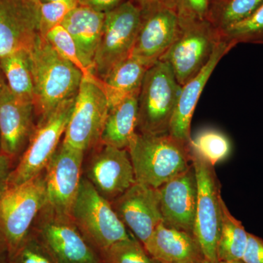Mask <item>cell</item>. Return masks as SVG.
Segmentation results:
<instances>
[{
  "label": "cell",
  "mask_w": 263,
  "mask_h": 263,
  "mask_svg": "<svg viewBox=\"0 0 263 263\" xmlns=\"http://www.w3.org/2000/svg\"><path fill=\"white\" fill-rule=\"evenodd\" d=\"M34 84V106L40 119L77 95L84 74L59 54L40 34L28 50Z\"/></svg>",
  "instance_id": "6da1fadb"
},
{
  "label": "cell",
  "mask_w": 263,
  "mask_h": 263,
  "mask_svg": "<svg viewBox=\"0 0 263 263\" xmlns=\"http://www.w3.org/2000/svg\"><path fill=\"white\" fill-rule=\"evenodd\" d=\"M137 182L158 189L192 165L190 144L169 134L136 133L127 148Z\"/></svg>",
  "instance_id": "7a4b0ae2"
},
{
  "label": "cell",
  "mask_w": 263,
  "mask_h": 263,
  "mask_svg": "<svg viewBox=\"0 0 263 263\" xmlns=\"http://www.w3.org/2000/svg\"><path fill=\"white\" fill-rule=\"evenodd\" d=\"M43 171L22 184L7 188L0 195V240L8 248L10 258L28 237L46 205Z\"/></svg>",
  "instance_id": "3957f363"
},
{
  "label": "cell",
  "mask_w": 263,
  "mask_h": 263,
  "mask_svg": "<svg viewBox=\"0 0 263 263\" xmlns=\"http://www.w3.org/2000/svg\"><path fill=\"white\" fill-rule=\"evenodd\" d=\"M181 89L167 62L160 60L150 66L138 95L137 133L168 134Z\"/></svg>",
  "instance_id": "277c9868"
},
{
  "label": "cell",
  "mask_w": 263,
  "mask_h": 263,
  "mask_svg": "<svg viewBox=\"0 0 263 263\" xmlns=\"http://www.w3.org/2000/svg\"><path fill=\"white\" fill-rule=\"evenodd\" d=\"M70 216L85 239L100 255L110 246L131 235L110 202L102 197L84 176Z\"/></svg>",
  "instance_id": "5b68a950"
},
{
  "label": "cell",
  "mask_w": 263,
  "mask_h": 263,
  "mask_svg": "<svg viewBox=\"0 0 263 263\" xmlns=\"http://www.w3.org/2000/svg\"><path fill=\"white\" fill-rule=\"evenodd\" d=\"M76 97L60 104L49 115L38 121L28 144L10 174L8 187L22 184L46 168L65 136Z\"/></svg>",
  "instance_id": "8992f818"
},
{
  "label": "cell",
  "mask_w": 263,
  "mask_h": 263,
  "mask_svg": "<svg viewBox=\"0 0 263 263\" xmlns=\"http://www.w3.org/2000/svg\"><path fill=\"white\" fill-rule=\"evenodd\" d=\"M110 105L103 81L94 74L84 75L62 141L86 152L100 143Z\"/></svg>",
  "instance_id": "52a82bcc"
},
{
  "label": "cell",
  "mask_w": 263,
  "mask_h": 263,
  "mask_svg": "<svg viewBox=\"0 0 263 263\" xmlns=\"http://www.w3.org/2000/svg\"><path fill=\"white\" fill-rule=\"evenodd\" d=\"M31 232L55 263H103L100 254L85 239L68 214L46 205Z\"/></svg>",
  "instance_id": "ba28073f"
},
{
  "label": "cell",
  "mask_w": 263,
  "mask_h": 263,
  "mask_svg": "<svg viewBox=\"0 0 263 263\" xmlns=\"http://www.w3.org/2000/svg\"><path fill=\"white\" fill-rule=\"evenodd\" d=\"M141 8L131 0L105 13L101 39L93 61L94 75L103 80L131 55L141 20Z\"/></svg>",
  "instance_id": "9c48e42d"
},
{
  "label": "cell",
  "mask_w": 263,
  "mask_h": 263,
  "mask_svg": "<svg viewBox=\"0 0 263 263\" xmlns=\"http://www.w3.org/2000/svg\"><path fill=\"white\" fill-rule=\"evenodd\" d=\"M221 38L209 20L180 26L177 37L160 60L168 64L182 86L206 65Z\"/></svg>",
  "instance_id": "30bf717a"
},
{
  "label": "cell",
  "mask_w": 263,
  "mask_h": 263,
  "mask_svg": "<svg viewBox=\"0 0 263 263\" xmlns=\"http://www.w3.org/2000/svg\"><path fill=\"white\" fill-rule=\"evenodd\" d=\"M190 155L197 186L193 235L205 258L212 263H217L216 246L220 224L221 184L214 166L193 151L190 150Z\"/></svg>",
  "instance_id": "8fae6325"
},
{
  "label": "cell",
  "mask_w": 263,
  "mask_h": 263,
  "mask_svg": "<svg viewBox=\"0 0 263 263\" xmlns=\"http://www.w3.org/2000/svg\"><path fill=\"white\" fill-rule=\"evenodd\" d=\"M141 20L130 56L147 67L160 61L180 31L174 3H161L141 9Z\"/></svg>",
  "instance_id": "7c38bea8"
},
{
  "label": "cell",
  "mask_w": 263,
  "mask_h": 263,
  "mask_svg": "<svg viewBox=\"0 0 263 263\" xmlns=\"http://www.w3.org/2000/svg\"><path fill=\"white\" fill-rule=\"evenodd\" d=\"M84 151L61 142L44 171L46 205L70 215L83 177Z\"/></svg>",
  "instance_id": "4fadbf2b"
},
{
  "label": "cell",
  "mask_w": 263,
  "mask_h": 263,
  "mask_svg": "<svg viewBox=\"0 0 263 263\" xmlns=\"http://www.w3.org/2000/svg\"><path fill=\"white\" fill-rule=\"evenodd\" d=\"M92 149L83 167V176L102 197L111 202L137 182L130 157L127 149L103 143Z\"/></svg>",
  "instance_id": "5bb4252c"
},
{
  "label": "cell",
  "mask_w": 263,
  "mask_h": 263,
  "mask_svg": "<svg viewBox=\"0 0 263 263\" xmlns=\"http://www.w3.org/2000/svg\"><path fill=\"white\" fill-rule=\"evenodd\" d=\"M41 0H0V60L28 51L39 35Z\"/></svg>",
  "instance_id": "9a60e30c"
},
{
  "label": "cell",
  "mask_w": 263,
  "mask_h": 263,
  "mask_svg": "<svg viewBox=\"0 0 263 263\" xmlns=\"http://www.w3.org/2000/svg\"><path fill=\"white\" fill-rule=\"evenodd\" d=\"M132 235L144 246L162 221L158 189L136 182L110 202Z\"/></svg>",
  "instance_id": "2e32d148"
},
{
  "label": "cell",
  "mask_w": 263,
  "mask_h": 263,
  "mask_svg": "<svg viewBox=\"0 0 263 263\" xmlns=\"http://www.w3.org/2000/svg\"><path fill=\"white\" fill-rule=\"evenodd\" d=\"M35 109L32 102L15 96L5 85L0 89L2 154L16 165L34 131Z\"/></svg>",
  "instance_id": "e0dca14e"
},
{
  "label": "cell",
  "mask_w": 263,
  "mask_h": 263,
  "mask_svg": "<svg viewBox=\"0 0 263 263\" xmlns=\"http://www.w3.org/2000/svg\"><path fill=\"white\" fill-rule=\"evenodd\" d=\"M158 191L163 224L193 235L197 197L193 164L164 183Z\"/></svg>",
  "instance_id": "ac0fdd59"
},
{
  "label": "cell",
  "mask_w": 263,
  "mask_h": 263,
  "mask_svg": "<svg viewBox=\"0 0 263 263\" xmlns=\"http://www.w3.org/2000/svg\"><path fill=\"white\" fill-rule=\"evenodd\" d=\"M234 47L221 38L206 65L196 76L181 86L170 124L168 133L171 136L190 144L192 140V119L199 99L218 63Z\"/></svg>",
  "instance_id": "d6986e66"
},
{
  "label": "cell",
  "mask_w": 263,
  "mask_h": 263,
  "mask_svg": "<svg viewBox=\"0 0 263 263\" xmlns=\"http://www.w3.org/2000/svg\"><path fill=\"white\" fill-rule=\"evenodd\" d=\"M143 247L161 263H200L207 260L193 235L166 226L162 221Z\"/></svg>",
  "instance_id": "ffe728a7"
},
{
  "label": "cell",
  "mask_w": 263,
  "mask_h": 263,
  "mask_svg": "<svg viewBox=\"0 0 263 263\" xmlns=\"http://www.w3.org/2000/svg\"><path fill=\"white\" fill-rule=\"evenodd\" d=\"M105 18V13L79 5L71 10L62 24L92 69L95 53L103 34Z\"/></svg>",
  "instance_id": "44dd1931"
},
{
  "label": "cell",
  "mask_w": 263,
  "mask_h": 263,
  "mask_svg": "<svg viewBox=\"0 0 263 263\" xmlns=\"http://www.w3.org/2000/svg\"><path fill=\"white\" fill-rule=\"evenodd\" d=\"M138 95L123 99L109 109L100 143L121 149H127L137 133Z\"/></svg>",
  "instance_id": "7402d4cb"
},
{
  "label": "cell",
  "mask_w": 263,
  "mask_h": 263,
  "mask_svg": "<svg viewBox=\"0 0 263 263\" xmlns=\"http://www.w3.org/2000/svg\"><path fill=\"white\" fill-rule=\"evenodd\" d=\"M148 68L144 64L132 56L112 68L102 80L110 108L128 96L139 94Z\"/></svg>",
  "instance_id": "603a6c76"
},
{
  "label": "cell",
  "mask_w": 263,
  "mask_h": 263,
  "mask_svg": "<svg viewBox=\"0 0 263 263\" xmlns=\"http://www.w3.org/2000/svg\"><path fill=\"white\" fill-rule=\"evenodd\" d=\"M219 205L220 224L216 246L218 262L242 260L248 241L249 233L246 231L241 221L230 213L222 197L219 200Z\"/></svg>",
  "instance_id": "cb8c5ba5"
},
{
  "label": "cell",
  "mask_w": 263,
  "mask_h": 263,
  "mask_svg": "<svg viewBox=\"0 0 263 263\" xmlns=\"http://www.w3.org/2000/svg\"><path fill=\"white\" fill-rule=\"evenodd\" d=\"M0 71L15 96L34 103V84L28 51L20 50L2 58Z\"/></svg>",
  "instance_id": "d4e9b609"
},
{
  "label": "cell",
  "mask_w": 263,
  "mask_h": 263,
  "mask_svg": "<svg viewBox=\"0 0 263 263\" xmlns=\"http://www.w3.org/2000/svg\"><path fill=\"white\" fill-rule=\"evenodd\" d=\"M263 0H212L209 21L219 32L249 18Z\"/></svg>",
  "instance_id": "484cf974"
},
{
  "label": "cell",
  "mask_w": 263,
  "mask_h": 263,
  "mask_svg": "<svg viewBox=\"0 0 263 263\" xmlns=\"http://www.w3.org/2000/svg\"><path fill=\"white\" fill-rule=\"evenodd\" d=\"M193 151L213 166L226 160L232 152V143L228 136L216 129L200 131L190 143Z\"/></svg>",
  "instance_id": "4316f807"
},
{
  "label": "cell",
  "mask_w": 263,
  "mask_h": 263,
  "mask_svg": "<svg viewBox=\"0 0 263 263\" xmlns=\"http://www.w3.org/2000/svg\"><path fill=\"white\" fill-rule=\"evenodd\" d=\"M103 263H161L152 257L134 235L110 246L100 254Z\"/></svg>",
  "instance_id": "83f0119b"
},
{
  "label": "cell",
  "mask_w": 263,
  "mask_h": 263,
  "mask_svg": "<svg viewBox=\"0 0 263 263\" xmlns=\"http://www.w3.org/2000/svg\"><path fill=\"white\" fill-rule=\"evenodd\" d=\"M45 37L60 56L78 67L84 76L94 74L92 67L85 60L76 41L62 24L50 29Z\"/></svg>",
  "instance_id": "f1b7e54d"
},
{
  "label": "cell",
  "mask_w": 263,
  "mask_h": 263,
  "mask_svg": "<svg viewBox=\"0 0 263 263\" xmlns=\"http://www.w3.org/2000/svg\"><path fill=\"white\" fill-rule=\"evenodd\" d=\"M221 35L234 46L239 43L263 44V4L249 18L221 32Z\"/></svg>",
  "instance_id": "f546056e"
},
{
  "label": "cell",
  "mask_w": 263,
  "mask_h": 263,
  "mask_svg": "<svg viewBox=\"0 0 263 263\" xmlns=\"http://www.w3.org/2000/svg\"><path fill=\"white\" fill-rule=\"evenodd\" d=\"M79 5L78 0L47 2L43 3L41 8L40 33L45 36L52 28L60 25L71 10Z\"/></svg>",
  "instance_id": "4dcf8cb0"
},
{
  "label": "cell",
  "mask_w": 263,
  "mask_h": 263,
  "mask_svg": "<svg viewBox=\"0 0 263 263\" xmlns=\"http://www.w3.org/2000/svg\"><path fill=\"white\" fill-rule=\"evenodd\" d=\"M10 263H55L42 243L30 232Z\"/></svg>",
  "instance_id": "1f68e13d"
},
{
  "label": "cell",
  "mask_w": 263,
  "mask_h": 263,
  "mask_svg": "<svg viewBox=\"0 0 263 263\" xmlns=\"http://www.w3.org/2000/svg\"><path fill=\"white\" fill-rule=\"evenodd\" d=\"M212 0H174L179 25L209 20Z\"/></svg>",
  "instance_id": "d6a6232c"
},
{
  "label": "cell",
  "mask_w": 263,
  "mask_h": 263,
  "mask_svg": "<svg viewBox=\"0 0 263 263\" xmlns=\"http://www.w3.org/2000/svg\"><path fill=\"white\" fill-rule=\"evenodd\" d=\"M242 261L245 263H263V239L249 233Z\"/></svg>",
  "instance_id": "836d02e7"
},
{
  "label": "cell",
  "mask_w": 263,
  "mask_h": 263,
  "mask_svg": "<svg viewBox=\"0 0 263 263\" xmlns=\"http://www.w3.org/2000/svg\"><path fill=\"white\" fill-rule=\"evenodd\" d=\"M78 1H79V5L88 7L97 11L106 13L127 0H78Z\"/></svg>",
  "instance_id": "e575fe53"
},
{
  "label": "cell",
  "mask_w": 263,
  "mask_h": 263,
  "mask_svg": "<svg viewBox=\"0 0 263 263\" xmlns=\"http://www.w3.org/2000/svg\"><path fill=\"white\" fill-rule=\"evenodd\" d=\"M15 166L8 156L0 154V195L8 188V179Z\"/></svg>",
  "instance_id": "d590c367"
},
{
  "label": "cell",
  "mask_w": 263,
  "mask_h": 263,
  "mask_svg": "<svg viewBox=\"0 0 263 263\" xmlns=\"http://www.w3.org/2000/svg\"><path fill=\"white\" fill-rule=\"evenodd\" d=\"M133 3H136L137 5L141 8H146L150 5L157 4L161 3H173L174 0H131Z\"/></svg>",
  "instance_id": "8d00e7d4"
},
{
  "label": "cell",
  "mask_w": 263,
  "mask_h": 263,
  "mask_svg": "<svg viewBox=\"0 0 263 263\" xmlns=\"http://www.w3.org/2000/svg\"><path fill=\"white\" fill-rule=\"evenodd\" d=\"M10 257L8 249L0 240V263H10Z\"/></svg>",
  "instance_id": "74e56055"
},
{
  "label": "cell",
  "mask_w": 263,
  "mask_h": 263,
  "mask_svg": "<svg viewBox=\"0 0 263 263\" xmlns=\"http://www.w3.org/2000/svg\"><path fill=\"white\" fill-rule=\"evenodd\" d=\"M6 81H5V79L4 78V76L2 73L1 71H0V89L5 86L6 85Z\"/></svg>",
  "instance_id": "f35d334b"
},
{
  "label": "cell",
  "mask_w": 263,
  "mask_h": 263,
  "mask_svg": "<svg viewBox=\"0 0 263 263\" xmlns=\"http://www.w3.org/2000/svg\"><path fill=\"white\" fill-rule=\"evenodd\" d=\"M217 263H245L243 261H219Z\"/></svg>",
  "instance_id": "ab89813d"
},
{
  "label": "cell",
  "mask_w": 263,
  "mask_h": 263,
  "mask_svg": "<svg viewBox=\"0 0 263 263\" xmlns=\"http://www.w3.org/2000/svg\"><path fill=\"white\" fill-rule=\"evenodd\" d=\"M43 3H47V2H56V1H64V0H41Z\"/></svg>",
  "instance_id": "60d3db41"
},
{
  "label": "cell",
  "mask_w": 263,
  "mask_h": 263,
  "mask_svg": "<svg viewBox=\"0 0 263 263\" xmlns=\"http://www.w3.org/2000/svg\"><path fill=\"white\" fill-rule=\"evenodd\" d=\"M0 154H2L1 134H0Z\"/></svg>",
  "instance_id": "b9f144b4"
},
{
  "label": "cell",
  "mask_w": 263,
  "mask_h": 263,
  "mask_svg": "<svg viewBox=\"0 0 263 263\" xmlns=\"http://www.w3.org/2000/svg\"><path fill=\"white\" fill-rule=\"evenodd\" d=\"M200 263H212V262H210V261L208 260V259H207V260H205V261H204V262H200Z\"/></svg>",
  "instance_id": "7bdbcfd3"
}]
</instances>
